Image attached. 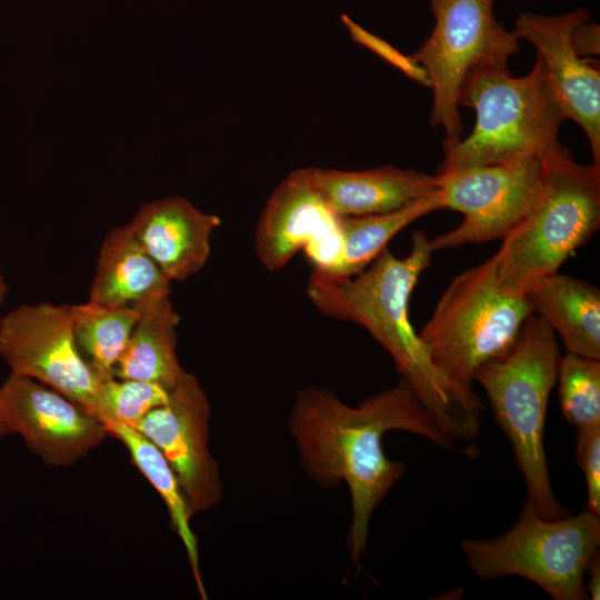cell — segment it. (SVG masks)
I'll use <instances>...</instances> for the list:
<instances>
[{
    "mask_svg": "<svg viewBox=\"0 0 600 600\" xmlns=\"http://www.w3.org/2000/svg\"><path fill=\"white\" fill-rule=\"evenodd\" d=\"M220 224L217 214L182 197H170L142 204L127 226L172 282L187 280L206 266Z\"/></svg>",
    "mask_w": 600,
    "mask_h": 600,
    "instance_id": "9a60e30c",
    "label": "cell"
},
{
    "mask_svg": "<svg viewBox=\"0 0 600 600\" xmlns=\"http://www.w3.org/2000/svg\"><path fill=\"white\" fill-rule=\"evenodd\" d=\"M434 27L410 58L430 80L433 101L430 122L442 128L443 151L462 139L459 96L476 72L506 69L520 50V39L496 18L494 0H428Z\"/></svg>",
    "mask_w": 600,
    "mask_h": 600,
    "instance_id": "ba28073f",
    "label": "cell"
},
{
    "mask_svg": "<svg viewBox=\"0 0 600 600\" xmlns=\"http://www.w3.org/2000/svg\"><path fill=\"white\" fill-rule=\"evenodd\" d=\"M139 314L137 306L101 307L88 301L72 304L77 346L101 380L114 377Z\"/></svg>",
    "mask_w": 600,
    "mask_h": 600,
    "instance_id": "7402d4cb",
    "label": "cell"
},
{
    "mask_svg": "<svg viewBox=\"0 0 600 600\" xmlns=\"http://www.w3.org/2000/svg\"><path fill=\"white\" fill-rule=\"evenodd\" d=\"M571 44L580 57L598 56L600 49V29L591 21L578 24L571 33Z\"/></svg>",
    "mask_w": 600,
    "mask_h": 600,
    "instance_id": "4316f807",
    "label": "cell"
},
{
    "mask_svg": "<svg viewBox=\"0 0 600 600\" xmlns=\"http://www.w3.org/2000/svg\"><path fill=\"white\" fill-rule=\"evenodd\" d=\"M560 359L554 331L532 313L511 344L474 374L496 422L511 443L516 464L526 481L528 502L550 520L568 514L553 493L543 441Z\"/></svg>",
    "mask_w": 600,
    "mask_h": 600,
    "instance_id": "3957f363",
    "label": "cell"
},
{
    "mask_svg": "<svg viewBox=\"0 0 600 600\" xmlns=\"http://www.w3.org/2000/svg\"><path fill=\"white\" fill-rule=\"evenodd\" d=\"M0 420L46 464L68 467L109 436L104 421L62 393L10 373L0 386Z\"/></svg>",
    "mask_w": 600,
    "mask_h": 600,
    "instance_id": "7c38bea8",
    "label": "cell"
},
{
    "mask_svg": "<svg viewBox=\"0 0 600 600\" xmlns=\"http://www.w3.org/2000/svg\"><path fill=\"white\" fill-rule=\"evenodd\" d=\"M112 436L127 448L133 464L152 484L164 502L174 532L182 541L197 589L202 599L207 593L202 582L199 563L198 538L191 529V518L194 514L181 489L178 478L162 452L141 432L128 424L104 422Z\"/></svg>",
    "mask_w": 600,
    "mask_h": 600,
    "instance_id": "ffe728a7",
    "label": "cell"
},
{
    "mask_svg": "<svg viewBox=\"0 0 600 600\" xmlns=\"http://www.w3.org/2000/svg\"><path fill=\"white\" fill-rule=\"evenodd\" d=\"M557 381L564 419L577 429L600 426V360L567 352Z\"/></svg>",
    "mask_w": 600,
    "mask_h": 600,
    "instance_id": "603a6c76",
    "label": "cell"
},
{
    "mask_svg": "<svg viewBox=\"0 0 600 600\" xmlns=\"http://www.w3.org/2000/svg\"><path fill=\"white\" fill-rule=\"evenodd\" d=\"M139 319L113 376L153 382L170 390L183 372L177 356L180 316L170 294L137 306Z\"/></svg>",
    "mask_w": 600,
    "mask_h": 600,
    "instance_id": "d6986e66",
    "label": "cell"
},
{
    "mask_svg": "<svg viewBox=\"0 0 600 600\" xmlns=\"http://www.w3.org/2000/svg\"><path fill=\"white\" fill-rule=\"evenodd\" d=\"M590 19L586 8L559 16L522 12L512 31L537 49L567 120L581 127L593 164L600 166L599 63L578 56L571 44L572 30Z\"/></svg>",
    "mask_w": 600,
    "mask_h": 600,
    "instance_id": "5bb4252c",
    "label": "cell"
},
{
    "mask_svg": "<svg viewBox=\"0 0 600 600\" xmlns=\"http://www.w3.org/2000/svg\"><path fill=\"white\" fill-rule=\"evenodd\" d=\"M577 436V463L587 484V509L600 516V426L578 429Z\"/></svg>",
    "mask_w": 600,
    "mask_h": 600,
    "instance_id": "d4e9b609",
    "label": "cell"
},
{
    "mask_svg": "<svg viewBox=\"0 0 600 600\" xmlns=\"http://www.w3.org/2000/svg\"><path fill=\"white\" fill-rule=\"evenodd\" d=\"M460 546L468 568L481 579L521 577L556 600H583L586 570L600 546V516L586 509L550 520L527 501L509 531L463 539Z\"/></svg>",
    "mask_w": 600,
    "mask_h": 600,
    "instance_id": "8992f818",
    "label": "cell"
},
{
    "mask_svg": "<svg viewBox=\"0 0 600 600\" xmlns=\"http://www.w3.org/2000/svg\"><path fill=\"white\" fill-rule=\"evenodd\" d=\"M533 313L524 292L502 287L494 257L457 274L419 337L432 364L469 396L477 370L503 352Z\"/></svg>",
    "mask_w": 600,
    "mask_h": 600,
    "instance_id": "5b68a950",
    "label": "cell"
},
{
    "mask_svg": "<svg viewBox=\"0 0 600 600\" xmlns=\"http://www.w3.org/2000/svg\"><path fill=\"white\" fill-rule=\"evenodd\" d=\"M343 24L348 28L354 41H358L372 50H376L379 54L384 56L393 64L401 68L409 77L413 78L421 84L430 87V80L426 70L416 63L410 57H404L397 52L392 47L386 43L383 40L369 33L360 26L354 23L349 17H341Z\"/></svg>",
    "mask_w": 600,
    "mask_h": 600,
    "instance_id": "484cf974",
    "label": "cell"
},
{
    "mask_svg": "<svg viewBox=\"0 0 600 600\" xmlns=\"http://www.w3.org/2000/svg\"><path fill=\"white\" fill-rule=\"evenodd\" d=\"M210 418L204 389L194 374L183 370L168 402L133 428L166 457L193 513L217 506L223 492L220 469L209 450Z\"/></svg>",
    "mask_w": 600,
    "mask_h": 600,
    "instance_id": "4fadbf2b",
    "label": "cell"
},
{
    "mask_svg": "<svg viewBox=\"0 0 600 600\" xmlns=\"http://www.w3.org/2000/svg\"><path fill=\"white\" fill-rule=\"evenodd\" d=\"M10 434L7 427L2 423L0 420V438H3L6 436Z\"/></svg>",
    "mask_w": 600,
    "mask_h": 600,
    "instance_id": "f546056e",
    "label": "cell"
},
{
    "mask_svg": "<svg viewBox=\"0 0 600 600\" xmlns=\"http://www.w3.org/2000/svg\"><path fill=\"white\" fill-rule=\"evenodd\" d=\"M7 294H8V283L6 281L4 276L2 274L0 270V306L3 303Z\"/></svg>",
    "mask_w": 600,
    "mask_h": 600,
    "instance_id": "f1b7e54d",
    "label": "cell"
},
{
    "mask_svg": "<svg viewBox=\"0 0 600 600\" xmlns=\"http://www.w3.org/2000/svg\"><path fill=\"white\" fill-rule=\"evenodd\" d=\"M533 313L558 332L568 352L600 360V291L558 272L532 280L524 289Z\"/></svg>",
    "mask_w": 600,
    "mask_h": 600,
    "instance_id": "ac0fdd59",
    "label": "cell"
},
{
    "mask_svg": "<svg viewBox=\"0 0 600 600\" xmlns=\"http://www.w3.org/2000/svg\"><path fill=\"white\" fill-rule=\"evenodd\" d=\"M309 170L318 191L339 217L386 213L439 190L434 176L392 166L360 171Z\"/></svg>",
    "mask_w": 600,
    "mask_h": 600,
    "instance_id": "2e32d148",
    "label": "cell"
},
{
    "mask_svg": "<svg viewBox=\"0 0 600 600\" xmlns=\"http://www.w3.org/2000/svg\"><path fill=\"white\" fill-rule=\"evenodd\" d=\"M170 291L171 281L128 226L108 232L99 250L88 302L101 307L139 306Z\"/></svg>",
    "mask_w": 600,
    "mask_h": 600,
    "instance_id": "e0dca14e",
    "label": "cell"
},
{
    "mask_svg": "<svg viewBox=\"0 0 600 600\" xmlns=\"http://www.w3.org/2000/svg\"><path fill=\"white\" fill-rule=\"evenodd\" d=\"M289 428L301 463L313 480L323 487L348 484L352 508L348 547L354 563L366 553L374 510L406 471L404 464L387 457L384 434L407 431L453 450V441L402 379L357 407L328 389H302Z\"/></svg>",
    "mask_w": 600,
    "mask_h": 600,
    "instance_id": "6da1fadb",
    "label": "cell"
},
{
    "mask_svg": "<svg viewBox=\"0 0 600 600\" xmlns=\"http://www.w3.org/2000/svg\"><path fill=\"white\" fill-rule=\"evenodd\" d=\"M432 253L430 239L419 230L406 257L386 248L354 276L313 270L306 291L320 313L361 326L387 350L401 379L453 442L471 441L480 433L483 403L439 372L410 321V297Z\"/></svg>",
    "mask_w": 600,
    "mask_h": 600,
    "instance_id": "7a4b0ae2",
    "label": "cell"
},
{
    "mask_svg": "<svg viewBox=\"0 0 600 600\" xmlns=\"http://www.w3.org/2000/svg\"><path fill=\"white\" fill-rule=\"evenodd\" d=\"M600 227V166L572 157L548 160L543 194L493 254L499 283L524 292L534 279L556 273Z\"/></svg>",
    "mask_w": 600,
    "mask_h": 600,
    "instance_id": "52a82bcc",
    "label": "cell"
},
{
    "mask_svg": "<svg viewBox=\"0 0 600 600\" xmlns=\"http://www.w3.org/2000/svg\"><path fill=\"white\" fill-rule=\"evenodd\" d=\"M0 357L10 373L33 379L102 419V380L77 346L72 306L38 302L7 312L0 318Z\"/></svg>",
    "mask_w": 600,
    "mask_h": 600,
    "instance_id": "30bf717a",
    "label": "cell"
},
{
    "mask_svg": "<svg viewBox=\"0 0 600 600\" xmlns=\"http://www.w3.org/2000/svg\"><path fill=\"white\" fill-rule=\"evenodd\" d=\"M586 576H588L589 581L586 582L587 596L591 600L600 599V559L599 552H597L592 559L589 561Z\"/></svg>",
    "mask_w": 600,
    "mask_h": 600,
    "instance_id": "83f0119b",
    "label": "cell"
},
{
    "mask_svg": "<svg viewBox=\"0 0 600 600\" xmlns=\"http://www.w3.org/2000/svg\"><path fill=\"white\" fill-rule=\"evenodd\" d=\"M169 391L160 384L142 380L116 377L102 380V420L136 428L150 411L168 402Z\"/></svg>",
    "mask_w": 600,
    "mask_h": 600,
    "instance_id": "cb8c5ba5",
    "label": "cell"
},
{
    "mask_svg": "<svg viewBox=\"0 0 600 600\" xmlns=\"http://www.w3.org/2000/svg\"><path fill=\"white\" fill-rule=\"evenodd\" d=\"M254 251L269 271L303 251L313 270L340 273V217L318 191L309 168L289 173L270 194L256 227Z\"/></svg>",
    "mask_w": 600,
    "mask_h": 600,
    "instance_id": "8fae6325",
    "label": "cell"
},
{
    "mask_svg": "<svg viewBox=\"0 0 600 600\" xmlns=\"http://www.w3.org/2000/svg\"><path fill=\"white\" fill-rule=\"evenodd\" d=\"M443 209L440 190L402 208L364 217H340L343 260L339 276H354L370 264L407 226Z\"/></svg>",
    "mask_w": 600,
    "mask_h": 600,
    "instance_id": "44dd1931",
    "label": "cell"
},
{
    "mask_svg": "<svg viewBox=\"0 0 600 600\" xmlns=\"http://www.w3.org/2000/svg\"><path fill=\"white\" fill-rule=\"evenodd\" d=\"M459 106L474 109L476 126L444 152L440 169L499 164L527 157H572L559 141L567 120L546 68L537 56L529 73L512 77L508 68L473 73L464 82Z\"/></svg>",
    "mask_w": 600,
    "mask_h": 600,
    "instance_id": "277c9868",
    "label": "cell"
},
{
    "mask_svg": "<svg viewBox=\"0 0 600 600\" xmlns=\"http://www.w3.org/2000/svg\"><path fill=\"white\" fill-rule=\"evenodd\" d=\"M548 160L516 161L440 169L434 176L443 209L463 216L446 233L430 240L434 251L503 239L537 208L546 187Z\"/></svg>",
    "mask_w": 600,
    "mask_h": 600,
    "instance_id": "9c48e42d",
    "label": "cell"
}]
</instances>
